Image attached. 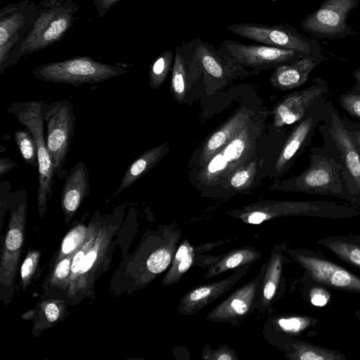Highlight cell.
Segmentation results:
<instances>
[{"mask_svg":"<svg viewBox=\"0 0 360 360\" xmlns=\"http://www.w3.org/2000/svg\"><path fill=\"white\" fill-rule=\"evenodd\" d=\"M269 188L335 197L356 206L347 190L340 158L326 141L321 147L311 148L309 165L303 172L288 179L275 178Z\"/></svg>","mask_w":360,"mask_h":360,"instance_id":"obj_3","label":"cell"},{"mask_svg":"<svg viewBox=\"0 0 360 360\" xmlns=\"http://www.w3.org/2000/svg\"><path fill=\"white\" fill-rule=\"evenodd\" d=\"M88 215V212L84 213L80 220H76L72 224L71 228L62 239L58 250L53 255L49 268L62 258L75 254L77 250L84 243L89 233V225L86 224V219Z\"/></svg>","mask_w":360,"mask_h":360,"instance_id":"obj_36","label":"cell"},{"mask_svg":"<svg viewBox=\"0 0 360 360\" xmlns=\"http://www.w3.org/2000/svg\"><path fill=\"white\" fill-rule=\"evenodd\" d=\"M252 266L247 264L236 268L231 275L220 281L194 286L181 297L177 311L186 316L197 314L230 290L250 270Z\"/></svg>","mask_w":360,"mask_h":360,"instance_id":"obj_23","label":"cell"},{"mask_svg":"<svg viewBox=\"0 0 360 360\" xmlns=\"http://www.w3.org/2000/svg\"><path fill=\"white\" fill-rule=\"evenodd\" d=\"M262 267L257 275L236 288L206 316V321L238 326L257 310L261 288Z\"/></svg>","mask_w":360,"mask_h":360,"instance_id":"obj_20","label":"cell"},{"mask_svg":"<svg viewBox=\"0 0 360 360\" xmlns=\"http://www.w3.org/2000/svg\"><path fill=\"white\" fill-rule=\"evenodd\" d=\"M89 171L86 165L79 161L67 174L61 192L60 204L66 225L89 194Z\"/></svg>","mask_w":360,"mask_h":360,"instance_id":"obj_25","label":"cell"},{"mask_svg":"<svg viewBox=\"0 0 360 360\" xmlns=\"http://www.w3.org/2000/svg\"><path fill=\"white\" fill-rule=\"evenodd\" d=\"M286 253L310 281L330 288L360 293V277L321 255L308 249L289 248Z\"/></svg>","mask_w":360,"mask_h":360,"instance_id":"obj_14","label":"cell"},{"mask_svg":"<svg viewBox=\"0 0 360 360\" xmlns=\"http://www.w3.org/2000/svg\"><path fill=\"white\" fill-rule=\"evenodd\" d=\"M67 301L58 298L41 299L35 307L32 333L35 338L63 321L70 314Z\"/></svg>","mask_w":360,"mask_h":360,"instance_id":"obj_31","label":"cell"},{"mask_svg":"<svg viewBox=\"0 0 360 360\" xmlns=\"http://www.w3.org/2000/svg\"><path fill=\"white\" fill-rule=\"evenodd\" d=\"M191 86L202 81L208 89L222 88L239 77H247L252 72L236 63L219 48L203 41L193 39L184 43Z\"/></svg>","mask_w":360,"mask_h":360,"instance_id":"obj_8","label":"cell"},{"mask_svg":"<svg viewBox=\"0 0 360 360\" xmlns=\"http://www.w3.org/2000/svg\"><path fill=\"white\" fill-rule=\"evenodd\" d=\"M39 13V4L30 0L9 4L1 10L0 74L6 70L10 53L22 41Z\"/></svg>","mask_w":360,"mask_h":360,"instance_id":"obj_18","label":"cell"},{"mask_svg":"<svg viewBox=\"0 0 360 360\" xmlns=\"http://www.w3.org/2000/svg\"><path fill=\"white\" fill-rule=\"evenodd\" d=\"M259 173H262V159L257 155L231 174L219 199L227 200L237 194L249 193L256 186Z\"/></svg>","mask_w":360,"mask_h":360,"instance_id":"obj_32","label":"cell"},{"mask_svg":"<svg viewBox=\"0 0 360 360\" xmlns=\"http://www.w3.org/2000/svg\"><path fill=\"white\" fill-rule=\"evenodd\" d=\"M327 102L322 103L304 118L292 125L274 164L272 172L274 179L287 173L309 146L316 131L324 118Z\"/></svg>","mask_w":360,"mask_h":360,"instance_id":"obj_19","label":"cell"},{"mask_svg":"<svg viewBox=\"0 0 360 360\" xmlns=\"http://www.w3.org/2000/svg\"><path fill=\"white\" fill-rule=\"evenodd\" d=\"M354 316H355L356 318H357L359 320H360V309H359L358 311H355Z\"/></svg>","mask_w":360,"mask_h":360,"instance_id":"obj_49","label":"cell"},{"mask_svg":"<svg viewBox=\"0 0 360 360\" xmlns=\"http://www.w3.org/2000/svg\"><path fill=\"white\" fill-rule=\"evenodd\" d=\"M17 165L18 164L11 160L9 158H1L0 159V176H2L8 173Z\"/></svg>","mask_w":360,"mask_h":360,"instance_id":"obj_46","label":"cell"},{"mask_svg":"<svg viewBox=\"0 0 360 360\" xmlns=\"http://www.w3.org/2000/svg\"><path fill=\"white\" fill-rule=\"evenodd\" d=\"M219 49L243 68H252V73L293 62L305 54L265 44H245L224 40Z\"/></svg>","mask_w":360,"mask_h":360,"instance_id":"obj_17","label":"cell"},{"mask_svg":"<svg viewBox=\"0 0 360 360\" xmlns=\"http://www.w3.org/2000/svg\"><path fill=\"white\" fill-rule=\"evenodd\" d=\"M227 30L234 35L262 44L292 50L305 55L323 52L319 43L309 39L288 24L274 25L243 22L230 25Z\"/></svg>","mask_w":360,"mask_h":360,"instance_id":"obj_13","label":"cell"},{"mask_svg":"<svg viewBox=\"0 0 360 360\" xmlns=\"http://www.w3.org/2000/svg\"><path fill=\"white\" fill-rule=\"evenodd\" d=\"M343 118L353 135L354 141L360 153V121H352L347 117H343Z\"/></svg>","mask_w":360,"mask_h":360,"instance_id":"obj_45","label":"cell"},{"mask_svg":"<svg viewBox=\"0 0 360 360\" xmlns=\"http://www.w3.org/2000/svg\"><path fill=\"white\" fill-rule=\"evenodd\" d=\"M191 88L188 65L184 44L175 48L174 60L172 70L170 91L179 104L185 103L188 91Z\"/></svg>","mask_w":360,"mask_h":360,"instance_id":"obj_35","label":"cell"},{"mask_svg":"<svg viewBox=\"0 0 360 360\" xmlns=\"http://www.w3.org/2000/svg\"><path fill=\"white\" fill-rule=\"evenodd\" d=\"M326 60L323 52L306 55L274 69L270 77L271 85L277 90L288 91L299 88L309 79L311 72Z\"/></svg>","mask_w":360,"mask_h":360,"instance_id":"obj_24","label":"cell"},{"mask_svg":"<svg viewBox=\"0 0 360 360\" xmlns=\"http://www.w3.org/2000/svg\"><path fill=\"white\" fill-rule=\"evenodd\" d=\"M41 252L36 249L30 248L21 264L18 290L25 292L34 281L35 274L39 271V262Z\"/></svg>","mask_w":360,"mask_h":360,"instance_id":"obj_38","label":"cell"},{"mask_svg":"<svg viewBox=\"0 0 360 360\" xmlns=\"http://www.w3.org/2000/svg\"><path fill=\"white\" fill-rule=\"evenodd\" d=\"M39 13L20 44L10 53L6 69L24 55L39 51L59 41L73 25L79 5L73 0H41Z\"/></svg>","mask_w":360,"mask_h":360,"instance_id":"obj_5","label":"cell"},{"mask_svg":"<svg viewBox=\"0 0 360 360\" xmlns=\"http://www.w3.org/2000/svg\"><path fill=\"white\" fill-rule=\"evenodd\" d=\"M358 207L328 200H264L227 211V214L246 224H260L292 216L347 219L357 216Z\"/></svg>","mask_w":360,"mask_h":360,"instance_id":"obj_6","label":"cell"},{"mask_svg":"<svg viewBox=\"0 0 360 360\" xmlns=\"http://www.w3.org/2000/svg\"><path fill=\"white\" fill-rule=\"evenodd\" d=\"M258 110L243 104L207 136L194 150L188 163V175L202 167L217 152L235 138L255 117Z\"/></svg>","mask_w":360,"mask_h":360,"instance_id":"obj_21","label":"cell"},{"mask_svg":"<svg viewBox=\"0 0 360 360\" xmlns=\"http://www.w3.org/2000/svg\"><path fill=\"white\" fill-rule=\"evenodd\" d=\"M274 346L289 360H345L346 358L340 351L313 345L295 337L283 338Z\"/></svg>","mask_w":360,"mask_h":360,"instance_id":"obj_28","label":"cell"},{"mask_svg":"<svg viewBox=\"0 0 360 360\" xmlns=\"http://www.w3.org/2000/svg\"><path fill=\"white\" fill-rule=\"evenodd\" d=\"M330 88L321 77L312 78L304 89L284 96L273 107L272 124L276 129L293 125L322 103L328 101Z\"/></svg>","mask_w":360,"mask_h":360,"instance_id":"obj_15","label":"cell"},{"mask_svg":"<svg viewBox=\"0 0 360 360\" xmlns=\"http://www.w3.org/2000/svg\"><path fill=\"white\" fill-rule=\"evenodd\" d=\"M317 131L339 156L347 190L360 208V153L343 117L330 101L326 103L325 116Z\"/></svg>","mask_w":360,"mask_h":360,"instance_id":"obj_9","label":"cell"},{"mask_svg":"<svg viewBox=\"0 0 360 360\" xmlns=\"http://www.w3.org/2000/svg\"><path fill=\"white\" fill-rule=\"evenodd\" d=\"M125 205L115 209L112 214H104L94 241L85 255L80 270L70 285L67 302L76 306L87 298L96 299V283L110 268L112 253L122 231Z\"/></svg>","mask_w":360,"mask_h":360,"instance_id":"obj_4","label":"cell"},{"mask_svg":"<svg viewBox=\"0 0 360 360\" xmlns=\"http://www.w3.org/2000/svg\"><path fill=\"white\" fill-rule=\"evenodd\" d=\"M318 243L342 261L360 269V235L328 236L319 240Z\"/></svg>","mask_w":360,"mask_h":360,"instance_id":"obj_34","label":"cell"},{"mask_svg":"<svg viewBox=\"0 0 360 360\" xmlns=\"http://www.w3.org/2000/svg\"><path fill=\"white\" fill-rule=\"evenodd\" d=\"M201 356L205 360H238L239 357L236 351L225 344L220 345L217 348L212 349L208 345H205L202 349Z\"/></svg>","mask_w":360,"mask_h":360,"instance_id":"obj_41","label":"cell"},{"mask_svg":"<svg viewBox=\"0 0 360 360\" xmlns=\"http://www.w3.org/2000/svg\"><path fill=\"white\" fill-rule=\"evenodd\" d=\"M182 233L174 223L146 231L136 250L122 258L111 278L110 292L119 296L147 287L170 266Z\"/></svg>","mask_w":360,"mask_h":360,"instance_id":"obj_1","label":"cell"},{"mask_svg":"<svg viewBox=\"0 0 360 360\" xmlns=\"http://www.w3.org/2000/svg\"><path fill=\"white\" fill-rule=\"evenodd\" d=\"M73 255L62 258L49 268L41 285L40 299L58 298L67 301Z\"/></svg>","mask_w":360,"mask_h":360,"instance_id":"obj_29","label":"cell"},{"mask_svg":"<svg viewBox=\"0 0 360 360\" xmlns=\"http://www.w3.org/2000/svg\"><path fill=\"white\" fill-rule=\"evenodd\" d=\"M6 112L13 114L20 124L30 130L36 142L39 172L37 212L41 219L53 193L54 175L53 162L46 146L41 101L12 103Z\"/></svg>","mask_w":360,"mask_h":360,"instance_id":"obj_10","label":"cell"},{"mask_svg":"<svg viewBox=\"0 0 360 360\" xmlns=\"http://www.w3.org/2000/svg\"><path fill=\"white\" fill-rule=\"evenodd\" d=\"M11 186L9 182H0V228H2L6 212L9 210Z\"/></svg>","mask_w":360,"mask_h":360,"instance_id":"obj_42","label":"cell"},{"mask_svg":"<svg viewBox=\"0 0 360 360\" xmlns=\"http://www.w3.org/2000/svg\"><path fill=\"white\" fill-rule=\"evenodd\" d=\"M359 4V0H325L302 21L300 26L304 31L321 39H337L354 34L355 31L347 22V18Z\"/></svg>","mask_w":360,"mask_h":360,"instance_id":"obj_16","label":"cell"},{"mask_svg":"<svg viewBox=\"0 0 360 360\" xmlns=\"http://www.w3.org/2000/svg\"><path fill=\"white\" fill-rule=\"evenodd\" d=\"M230 240L206 242L200 245H194L192 250L187 253L179 263L172 267H169L165 274L162 284L163 286L169 287L177 283L183 278L184 274L193 266H199L202 268H208L217 260L219 255H207L202 253L212 249L229 243Z\"/></svg>","mask_w":360,"mask_h":360,"instance_id":"obj_27","label":"cell"},{"mask_svg":"<svg viewBox=\"0 0 360 360\" xmlns=\"http://www.w3.org/2000/svg\"><path fill=\"white\" fill-rule=\"evenodd\" d=\"M288 248V244L285 242L274 245L267 261L262 265L263 271L257 308L260 313L268 312L285 294L283 269L286 263L290 262L285 254Z\"/></svg>","mask_w":360,"mask_h":360,"instance_id":"obj_22","label":"cell"},{"mask_svg":"<svg viewBox=\"0 0 360 360\" xmlns=\"http://www.w3.org/2000/svg\"><path fill=\"white\" fill-rule=\"evenodd\" d=\"M41 109L46 126V146L53 162V173L61 178L65 174L63 167L75 133L76 116L74 107L69 101L63 99L50 103L41 101Z\"/></svg>","mask_w":360,"mask_h":360,"instance_id":"obj_12","label":"cell"},{"mask_svg":"<svg viewBox=\"0 0 360 360\" xmlns=\"http://www.w3.org/2000/svg\"><path fill=\"white\" fill-rule=\"evenodd\" d=\"M174 53L171 50L162 52L152 63L149 70V85L152 89L160 87L172 70Z\"/></svg>","mask_w":360,"mask_h":360,"instance_id":"obj_37","label":"cell"},{"mask_svg":"<svg viewBox=\"0 0 360 360\" xmlns=\"http://www.w3.org/2000/svg\"><path fill=\"white\" fill-rule=\"evenodd\" d=\"M121 0H93V6L97 11L98 16L103 18Z\"/></svg>","mask_w":360,"mask_h":360,"instance_id":"obj_44","label":"cell"},{"mask_svg":"<svg viewBox=\"0 0 360 360\" xmlns=\"http://www.w3.org/2000/svg\"><path fill=\"white\" fill-rule=\"evenodd\" d=\"M317 322V319L306 315L269 316L265 321L262 333L269 344L275 345L283 338H295L314 326Z\"/></svg>","mask_w":360,"mask_h":360,"instance_id":"obj_26","label":"cell"},{"mask_svg":"<svg viewBox=\"0 0 360 360\" xmlns=\"http://www.w3.org/2000/svg\"><path fill=\"white\" fill-rule=\"evenodd\" d=\"M338 103L349 115L360 121V91L350 89L339 96Z\"/></svg>","mask_w":360,"mask_h":360,"instance_id":"obj_40","label":"cell"},{"mask_svg":"<svg viewBox=\"0 0 360 360\" xmlns=\"http://www.w3.org/2000/svg\"><path fill=\"white\" fill-rule=\"evenodd\" d=\"M308 295L310 302L317 307L326 305L330 297L329 292L321 285L311 288Z\"/></svg>","mask_w":360,"mask_h":360,"instance_id":"obj_43","label":"cell"},{"mask_svg":"<svg viewBox=\"0 0 360 360\" xmlns=\"http://www.w3.org/2000/svg\"><path fill=\"white\" fill-rule=\"evenodd\" d=\"M35 313H36V308L26 311L25 313H24L22 315L21 318L23 320H26V321H33V319H34V316H35Z\"/></svg>","mask_w":360,"mask_h":360,"instance_id":"obj_48","label":"cell"},{"mask_svg":"<svg viewBox=\"0 0 360 360\" xmlns=\"http://www.w3.org/2000/svg\"><path fill=\"white\" fill-rule=\"evenodd\" d=\"M268 114L266 108L259 109L240 133L189 175L190 181L202 197L219 199L231 174L258 155L266 133Z\"/></svg>","mask_w":360,"mask_h":360,"instance_id":"obj_2","label":"cell"},{"mask_svg":"<svg viewBox=\"0 0 360 360\" xmlns=\"http://www.w3.org/2000/svg\"><path fill=\"white\" fill-rule=\"evenodd\" d=\"M14 139L24 161L30 166L38 167L36 142L30 130L26 128L15 131Z\"/></svg>","mask_w":360,"mask_h":360,"instance_id":"obj_39","label":"cell"},{"mask_svg":"<svg viewBox=\"0 0 360 360\" xmlns=\"http://www.w3.org/2000/svg\"><path fill=\"white\" fill-rule=\"evenodd\" d=\"M352 75L355 79V84L351 89L360 91V66L353 70Z\"/></svg>","mask_w":360,"mask_h":360,"instance_id":"obj_47","label":"cell"},{"mask_svg":"<svg viewBox=\"0 0 360 360\" xmlns=\"http://www.w3.org/2000/svg\"><path fill=\"white\" fill-rule=\"evenodd\" d=\"M127 72V70L122 67L100 63L91 57L81 56L39 65L32 73L36 79L46 82L78 86L84 84L103 82Z\"/></svg>","mask_w":360,"mask_h":360,"instance_id":"obj_11","label":"cell"},{"mask_svg":"<svg viewBox=\"0 0 360 360\" xmlns=\"http://www.w3.org/2000/svg\"><path fill=\"white\" fill-rule=\"evenodd\" d=\"M27 197L25 189L11 193L9 219L4 238L1 236L0 300L8 306L13 299L24 248Z\"/></svg>","mask_w":360,"mask_h":360,"instance_id":"obj_7","label":"cell"},{"mask_svg":"<svg viewBox=\"0 0 360 360\" xmlns=\"http://www.w3.org/2000/svg\"><path fill=\"white\" fill-rule=\"evenodd\" d=\"M262 253L253 246H242L219 255L216 262L205 271L203 279L208 280L229 270L247 264L253 265L262 259Z\"/></svg>","mask_w":360,"mask_h":360,"instance_id":"obj_33","label":"cell"},{"mask_svg":"<svg viewBox=\"0 0 360 360\" xmlns=\"http://www.w3.org/2000/svg\"><path fill=\"white\" fill-rule=\"evenodd\" d=\"M169 150L170 147L168 143L165 142L141 154L128 167L122 177L120 185L112 195V197L118 195L122 191L149 172L158 165Z\"/></svg>","mask_w":360,"mask_h":360,"instance_id":"obj_30","label":"cell"}]
</instances>
